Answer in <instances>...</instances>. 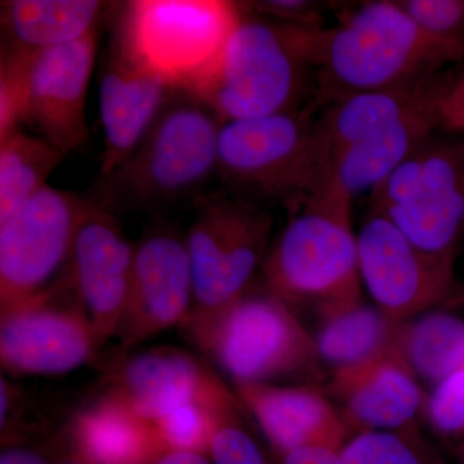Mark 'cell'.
I'll list each match as a JSON object with an SVG mask.
<instances>
[{
  "instance_id": "6da1fadb",
  "label": "cell",
  "mask_w": 464,
  "mask_h": 464,
  "mask_svg": "<svg viewBox=\"0 0 464 464\" xmlns=\"http://www.w3.org/2000/svg\"><path fill=\"white\" fill-rule=\"evenodd\" d=\"M444 74L329 103L316 119L326 183L351 199L373 191L439 128Z\"/></svg>"
},
{
  "instance_id": "7a4b0ae2",
  "label": "cell",
  "mask_w": 464,
  "mask_h": 464,
  "mask_svg": "<svg viewBox=\"0 0 464 464\" xmlns=\"http://www.w3.org/2000/svg\"><path fill=\"white\" fill-rule=\"evenodd\" d=\"M315 102L392 90L439 74L451 54L426 35L398 0L360 3L337 25L313 34Z\"/></svg>"
},
{
  "instance_id": "3957f363",
  "label": "cell",
  "mask_w": 464,
  "mask_h": 464,
  "mask_svg": "<svg viewBox=\"0 0 464 464\" xmlns=\"http://www.w3.org/2000/svg\"><path fill=\"white\" fill-rule=\"evenodd\" d=\"M241 17L216 60L185 93L226 121L299 110L311 91L314 30L252 14ZM320 29V27H319Z\"/></svg>"
},
{
  "instance_id": "277c9868",
  "label": "cell",
  "mask_w": 464,
  "mask_h": 464,
  "mask_svg": "<svg viewBox=\"0 0 464 464\" xmlns=\"http://www.w3.org/2000/svg\"><path fill=\"white\" fill-rule=\"evenodd\" d=\"M221 127L203 102L174 92L141 142L111 172L99 174L88 197L115 215L197 201L218 172Z\"/></svg>"
},
{
  "instance_id": "5b68a950",
  "label": "cell",
  "mask_w": 464,
  "mask_h": 464,
  "mask_svg": "<svg viewBox=\"0 0 464 464\" xmlns=\"http://www.w3.org/2000/svg\"><path fill=\"white\" fill-rule=\"evenodd\" d=\"M181 329L232 384L326 381L313 333L264 283L215 315L188 317Z\"/></svg>"
},
{
  "instance_id": "8992f818",
  "label": "cell",
  "mask_w": 464,
  "mask_h": 464,
  "mask_svg": "<svg viewBox=\"0 0 464 464\" xmlns=\"http://www.w3.org/2000/svg\"><path fill=\"white\" fill-rule=\"evenodd\" d=\"M351 199L326 183L277 235L261 267L262 283L293 308L316 314L362 299Z\"/></svg>"
},
{
  "instance_id": "52a82bcc",
  "label": "cell",
  "mask_w": 464,
  "mask_h": 464,
  "mask_svg": "<svg viewBox=\"0 0 464 464\" xmlns=\"http://www.w3.org/2000/svg\"><path fill=\"white\" fill-rule=\"evenodd\" d=\"M217 174L237 197L295 212L326 185L316 119L306 109L222 123Z\"/></svg>"
},
{
  "instance_id": "ba28073f",
  "label": "cell",
  "mask_w": 464,
  "mask_h": 464,
  "mask_svg": "<svg viewBox=\"0 0 464 464\" xmlns=\"http://www.w3.org/2000/svg\"><path fill=\"white\" fill-rule=\"evenodd\" d=\"M371 210L453 268L464 237V139L426 140L372 191Z\"/></svg>"
},
{
  "instance_id": "9c48e42d",
  "label": "cell",
  "mask_w": 464,
  "mask_h": 464,
  "mask_svg": "<svg viewBox=\"0 0 464 464\" xmlns=\"http://www.w3.org/2000/svg\"><path fill=\"white\" fill-rule=\"evenodd\" d=\"M273 225L267 210L237 195L204 194L195 201L185 235L194 285L190 317L215 315L255 285Z\"/></svg>"
},
{
  "instance_id": "30bf717a",
  "label": "cell",
  "mask_w": 464,
  "mask_h": 464,
  "mask_svg": "<svg viewBox=\"0 0 464 464\" xmlns=\"http://www.w3.org/2000/svg\"><path fill=\"white\" fill-rule=\"evenodd\" d=\"M240 17L237 2L137 0L121 5L115 21L134 51L183 91L216 60Z\"/></svg>"
},
{
  "instance_id": "8fae6325",
  "label": "cell",
  "mask_w": 464,
  "mask_h": 464,
  "mask_svg": "<svg viewBox=\"0 0 464 464\" xmlns=\"http://www.w3.org/2000/svg\"><path fill=\"white\" fill-rule=\"evenodd\" d=\"M88 195L47 185L0 221V311L56 285L69 273Z\"/></svg>"
},
{
  "instance_id": "7c38bea8",
  "label": "cell",
  "mask_w": 464,
  "mask_h": 464,
  "mask_svg": "<svg viewBox=\"0 0 464 464\" xmlns=\"http://www.w3.org/2000/svg\"><path fill=\"white\" fill-rule=\"evenodd\" d=\"M69 273L56 285L0 311V362L11 377H56L99 355Z\"/></svg>"
},
{
  "instance_id": "4fadbf2b",
  "label": "cell",
  "mask_w": 464,
  "mask_h": 464,
  "mask_svg": "<svg viewBox=\"0 0 464 464\" xmlns=\"http://www.w3.org/2000/svg\"><path fill=\"white\" fill-rule=\"evenodd\" d=\"M97 30L79 41L38 52L11 51L21 78V125L63 154L90 142L85 116L97 53Z\"/></svg>"
},
{
  "instance_id": "5bb4252c",
  "label": "cell",
  "mask_w": 464,
  "mask_h": 464,
  "mask_svg": "<svg viewBox=\"0 0 464 464\" xmlns=\"http://www.w3.org/2000/svg\"><path fill=\"white\" fill-rule=\"evenodd\" d=\"M194 307V285L185 237L166 224L152 226L134 244L132 280L116 329L118 356L174 326Z\"/></svg>"
},
{
  "instance_id": "9a60e30c",
  "label": "cell",
  "mask_w": 464,
  "mask_h": 464,
  "mask_svg": "<svg viewBox=\"0 0 464 464\" xmlns=\"http://www.w3.org/2000/svg\"><path fill=\"white\" fill-rule=\"evenodd\" d=\"M357 262L373 304L396 322L432 310L456 293L453 268L427 257L374 210L357 234Z\"/></svg>"
},
{
  "instance_id": "2e32d148",
  "label": "cell",
  "mask_w": 464,
  "mask_h": 464,
  "mask_svg": "<svg viewBox=\"0 0 464 464\" xmlns=\"http://www.w3.org/2000/svg\"><path fill=\"white\" fill-rule=\"evenodd\" d=\"M88 201L72 248L70 276L99 350L115 337L132 280L134 244L115 213Z\"/></svg>"
},
{
  "instance_id": "e0dca14e",
  "label": "cell",
  "mask_w": 464,
  "mask_h": 464,
  "mask_svg": "<svg viewBox=\"0 0 464 464\" xmlns=\"http://www.w3.org/2000/svg\"><path fill=\"white\" fill-rule=\"evenodd\" d=\"M108 45L100 81L103 154L100 176L123 163L176 92L132 47L119 24Z\"/></svg>"
},
{
  "instance_id": "ac0fdd59",
  "label": "cell",
  "mask_w": 464,
  "mask_h": 464,
  "mask_svg": "<svg viewBox=\"0 0 464 464\" xmlns=\"http://www.w3.org/2000/svg\"><path fill=\"white\" fill-rule=\"evenodd\" d=\"M116 357L103 392L154 423L174 408L215 404L231 391L206 360L182 348L157 346Z\"/></svg>"
},
{
  "instance_id": "d6986e66",
  "label": "cell",
  "mask_w": 464,
  "mask_h": 464,
  "mask_svg": "<svg viewBox=\"0 0 464 464\" xmlns=\"http://www.w3.org/2000/svg\"><path fill=\"white\" fill-rule=\"evenodd\" d=\"M323 389L351 436L420 429L427 392L395 348L329 374Z\"/></svg>"
},
{
  "instance_id": "ffe728a7",
  "label": "cell",
  "mask_w": 464,
  "mask_h": 464,
  "mask_svg": "<svg viewBox=\"0 0 464 464\" xmlns=\"http://www.w3.org/2000/svg\"><path fill=\"white\" fill-rule=\"evenodd\" d=\"M232 390L276 458L308 445H344L351 438L323 386L235 383Z\"/></svg>"
},
{
  "instance_id": "44dd1931",
  "label": "cell",
  "mask_w": 464,
  "mask_h": 464,
  "mask_svg": "<svg viewBox=\"0 0 464 464\" xmlns=\"http://www.w3.org/2000/svg\"><path fill=\"white\" fill-rule=\"evenodd\" d=\"M74 447L93 464H148L167 447L157 426L108 392L67 422Z\"/></svg>"
},
{
  "instance_id": "7402d4cb",
  "label": "cell",
  "mask_w": 464,
  "mask_h": 464,
  "mask_svg": "<svg viewBox=\"0 0 464 464\" xmlns=\"http://www.w3.org/2000/svg\"><path fill=\"white\" fill-rule=\"evenodd\" d=\"M313 337L326 373L353 368L395 348L402 323L359 299L317 313Z\"/></svg>"
},
{
  "instance_id": "603a6c76",
  "label": "cell",
  "mask_w": 464,
  "mask_h": 464,
  "mask_svg": "<svg viewBox=\"0 0 464 464\" xmlns=\"http://www.w3.org/2000/svg\"><path fill=\"white\" fill-rule=\"evenodd\" d=\"M105 7L97 0L2 2V47L30 53L79 41L97 30Z\"/></svg>"
},
{
  "instance_id": "cb8c5ba5",
  "label": "cell",
  "mask_w": 464,
  "mask_h": 464,
  "mask_svg": "<svg viewBox=\"0 0 464 464\" xmlns=\"http://www.w3.org/2000/svg\"><path fill=\"white\" fill-rule=\"evenodd\" d=\"M395 350L418 380L436 386L464 365V322L432 308L400 325Z\"/></svg>"
},
{
  "instance_id": "d4e9b609",
  "label": "cell",
  "mask_w": 464,
  "mask_h": 464,
  "mask_svg": "<svg viewBox=\"0 0 464 464\" xmlns=\"http://www.w3.org/2000/svg\"><path fill=\"white\" fill-rule=\"evenodd\" d=\"M66 155L24 128L0 140V221L44 186Z\"/></svg>"
},
{
  "instance_id": "484cf974",
  "label": "cell",
  "mask_w": 464,
  "mask_h": 464,
  "mask_svg": "<svg viewBox=\"0 0 464 464\" xmlns=\"http://www.w3.org/2000/svg\"><path fill=\"white\" fill-rule=\"evenodd\" d=\"M210 417L208 456L213 464H277V458L271 449H266L264 438H259L255 422L234 390L212 406Z\"/></svg>"
},
{
  "instance_id": "4316f807",
  "label": "cell",
  "mask_w": 464,
  "mask_h": 464,
  "mask_svg": "<svg viewBox=\"0 0 464 464\" xmlns=\"http://www.w3.org/2000/svg\"><path fill=\"white\" fill-rule=\"evenodd\" d=\"M343 464H444L420 429L362 432L342 449Z\"/></svg>"
},
{
  "instance_id": "83f0119b",
  "label": "cell",
  "mask_w": 464,
  "mask_h": 464,
  "mask_svg": "<svg viewBox=\"0 0 464 464\" xmlns=\"http://www.w3.org/2000/svg\"><path fill=\"white\" fill-rule=\"evenodd\" d=\"M400 7L454 61L464 57V0H398Z\"/></svg>"
},
{
  "instance_id": "f1b7e54d",
  "label": "cell",
  "mask_w": 464,
  "mask_h": 464,
  "mask_svg": "<svg viewBox=\"0 0 464 464\" xmlns=\"http://www.w3.org/2000/svg\"><path fill=\"white\" fill-rule=\"evenodd\" d=\"M215 404L201 401L188 402L172 409L158 420L155 426L167 447L208 454L210 433H212L210 409Z\"/></svg>"
},
{
  "instance_id": "f546056e",
  "label": "cell",
  "mask_w": 464,
  "mask_h": 464,
  "mask_svg": "<svg viewBox=\"0 0 464 464\" xmlns=\"http://www.w3.org/2000/svg\"><path fill=\"white\" fill-rule=\"evenodd\" d=\"M423 417L439 435L464 438V365L427 393Z\"/></svg>"
},
{
  "instance_id": "4dcf8cb0",
  "label": "cell",
  "mask_w": 464,
  "mask_h": 464,
  "mask_svg": "<svg viewBox=\"0 0 464 464\" xmlns=\"http://www.w3.org/2000/svg\"><path fill=\"white\" fill-rule=\"evenodd\" d=\"M72 447L67 423L42 440L3 447L0 464H61Z\"/></svg>"
},
{
  "instance_id": "1f68e13d",
  "label": "cell",
  "mask_w": 464,
  "mask_h": 464,
  "mask_svg": "<svg viewBox=\"0 0 464 464\" xmlns=\"http://www.w3.org/2000/svg\"><path fill=\"white\" fill-rule=\"evenodd\" d=\"M244 7L277 23L319 29L323 26L322 5L310 0H259L243 3Z\"/></svg>"
},
{
  "instance_id": "d6a6232c",
  "label": "cell",
  "mask_w": 464,
  "mask_h": 464,
  "mask_svg": "<svg viewBox=\"0 0 464 464\" xmlns=\"http://www.w3.org/2000/svg\"><path fill=\"white\" fill-rule=\"evenodd\" d=\"M436 112L440 130L464 134V70L456 75L444 74Z\"/></svg>"
},
{
  "instance_id": "836d02e7",
  "label": "cell",
  "mask_w": 464,
  "mask_h": 464,
  "mask_svg": "<svg viewBox=\"0 0 464 464\" xmlns=\"http://www.w3.org/2000/svg\"><path fill=\"white\" fill-rule=\"evenodd\" d=\"M343 447L334 444L308 445L277 458V464H343Z\"/></svg>"
},
{
  "instance_id": "e575fe53",
  "label": "cell",
  "mask_w": 464,
  "mask_h": 464,
  "mask_svg": "<svg viewBox=\"0 0 464 464\" xmlns=\"http://www.w3.org/2000/svg\"><path fill=\"white\" fill-rule=\"evenodd\" d=\"M148 464H213L207 453L166 447Z\"/></svg>"
},
{
  "instance_id": "d590c367",
  "label": "cell",
  "mask_w": 464,
  "mask_h": 464,
  "mask_svg": "<svg viewBox=\"0 0 464 464\" xmlns=\"http://www.w3.org/2000/svg\"><path fill=\"white\" fill-rule=\"evenodd\" d=\"M61 464H93L91 460H88L87 458L81 453L74 447V442H72V447L70 449L69 453L66 454L65 458H63V462Z\"/></svg>"
},
{
  "instance_id": "8d00e7d4",
  "label": "cell",
  "mask_w": 464,
  "mask_h": 464,
  "mask_svg": "<svg viewBox=\"0 0 464 464\" xmlns=\"http://www.w3.org/2000/svg\"><path fill=\"white\" fill-rule=\"evenodd\" d=\"M460 464H464V453H463V457H462V462H460Z\"/></svg>"
}]
</instances>
